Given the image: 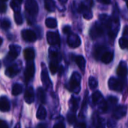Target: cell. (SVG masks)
Segmentation results:
<instances>
[{
  "label": "cell",
  "mask_w": 128,
  "mask_h": 128,
  "mask_svg": "<svg viewBox=\"0 0 128 128\" xmlns=\"http://www.w3.org/2000/svg\"><path fill=\"white\" fill-rule=\"evenodd\" d=\"M80 82H81V76L80 75L75 72L72 74L70 82H69V88L72 92L75 93H78L80 91Z\"/></svg>",
  "instance_id": "obj_1"
},
{
  "label": "cell",
  "mask_w": 128,
  "mask_h": 128,
  "mask_svg": "<svg viewBox=\"0 0 128 128\" xmlns=\"http://www.w3.org/2000/svg\"><path fill=\"white\" fill-rule=\"evenodd\" d=\"M9 49H10L9 52L4 60V63L6 64H9L12 62L19 56L20 50H21L20 46L17 45H10Z\"/></svg>",
  "instance_id": "obj_2"
},
{
  "label": "cell",
  "mask_w": 128,
  "mask_h": 128,
  "mask_svg": "<svg viewBox=\"0 0 128 128\" xmlns=\"http://www.w3.org/2000/svg\"><path fill=\"white\" fill-rule=\"evenodd\" d=\"M26 10L32 16H35L38 13V5L35 0H26L25 3Z\"/></svg>",
  "instance_id": "obj_3"
},
{
  "label": "cell",
  "mask_w": 128,
  "mask_h": 128,
  "mask_svg": "<svg viewBox=\"0 0 128 128\" xmlns=\"http://www.w3.org/2000/svg\"><path fill=\"white\" fill-rule=\"evenodd\" d=\"M109 88L110 89L116 92H122L123 90V83L121 80L115 78V77H111L109 80L108 82Z\"/></svg>",
  "instance_id": "obj_4"
},
{
  "label": "cell",
  "mask_w": 128,
  "mask_h": 128,
  "mask_svg": "<svg viewBox=\"0 0 128 128\" xmlns=\"http://www.w3.org/2000/svg\"><path fill=\"white\" fill-rule=\"evenodd\" d=\"M103 33H104L103 28L98 22H95V24L91 28L90 32H89L90 37L92 39H96L98 37H100L103 34Z\"/></svg>",
  "instance_id": "obj_5"
},
{
  "label": "cell",
  "mask_w": 128,
  "mask_h": 128,
  "mask_svg": "<svg viewBox=\"0 0 128 128\" xmlns=\"http://www.w3.org/2000/svg\"><path fill=\"white\" fill-rule=\"evenodd\" d=\"M68 44L71 48H76L80 46L81 40L76 34H69L68 37Z\"/></svg>",
  "instance_id": "obj_6"
},
{
  "label": "cell",
  "mask_w": 128,
  "mask_h": 128,
  "mask_svg": "<svg viewBox=\"0 0 128 128\" xmlns=\"http://www.w3.org/2000/svg\"><path fill=\"white\" fill-rule=\"evenodd\" d=\"M127 111H128L127 106H118L113 110L112 117L116 120L120 119L124 116H125V115L127 114Z\"/></svg>",
  "instance_id": "obj_7"
},
{
  "label": "cell",
  "mask_w": 128,
  "mask_h": 128,
  "mask_svg": "<svg viewBox=\"0 0 128 128\" xmlns=\"http://www.w3.org/2000/svg\"><path fill=\"white\" fill-rule=\"evenodd\" d=\"M34 71H35V69H34V63L32 62H29V63H28L26 65V68L25 70V74H24L25 80L27 82L33 78Z\"/></svg>",
  "instance_id": "obj_8"
},
{
  "label": "cell",
  "mask_w": 128,
  "mask_h": 128,
  "mask_svg": "<svg viewBox=\"0 0 128 128\" xmlns=\"http://www.w3.org/2000/svg\"><path fill=\"white\" fill-rule=\"evenodd\" d=\"M21 69V66L20 63H15L10 66H9L6 70H5V74L8 76V77H14L20 71Z\"/></svg>",
  "instance_id": "obj_9"
},
{
  "label": "cell",
  "mask_w": 128,
  "mask_h": 128,
  "mask_svg": "<svg viewBox=\"0 0 128 128\" xmlns=\"http://www.w3.org/2000/svg\"><path fill=\"white\" fill-rule=\"evenodd\" d=\"M46 40L49 44L52 46L55 45H58L60 44V38L58 33L56 32H49L46 34Z\"/></svg>",
  "instance_id": "obj_10"
},
{
  "label": "cell",
  "mask_w": 128,
  "mask_h": 128,
  "mask_svg": "<svg viewBox=\"0 0 128 128\" xmlns=\"http://www.w3.org/2000/svg\"><path fill=\"white\" fill-rule=\"evenodd\" d=\"M22 38L27 42H34L37 39L36 33L30 29H25L22 32Z\"/></svg>",
  "instance_id": "obj_11"
},
{
  "label": "cell",
  "mask_w": 128,
  "mask_h": 128,
  "mask_svg": "<svg viewBox=\"0 0 128 128\" xmlns=\"http://www.w3.org/2000/svg\"><path fill=\"white\" fill-rule=\"evenodd\" d=\"M24 99H25V101L28 104H31L34 102V89L32 87L27 88V89L25 92Z\"/></svg>",
  "instance_id": "obj_12"
},
{
  "label": "cell",
  "mask_w": 128,
  "mask_h": 128,
  "mask_svg": "<svg viewBox=\"0 0 128 128\" xmlns=\"http://www.w3.org/2000/svg\"><path fill=\"white\" fill-rule=\"evenodd\" d=\"M41 80H42V82H43L44 86H46V88H49V87L51 86L52 83H51L50 79L49 77L48 72H47L46 69L45 68V67L43 68L42 72H41Z\"/></svg>",
  "instance_id": "obj_13"
},
{
  "label": "cell",
  "mask_w": 128,
  "mask_h": 128,
  "mask_svg": "<svg viewBox=\"0 0 128 128\" xmlns=\"http://www.w3.org/2000/svg\"><path fill=\"white\" fill-rule=\"evenodd\" d=\"M10 108V103L8 99L6 97L0 98V111L1 112H8Z\"/></svg>",
  "instance_id": "obj_14"
},
{
  "label": "cell",
  "mask_w": 128,
  "mask_h": 128,
  "mask_svg": "<svg viewBox=\"0 0 128 128\" xmlns=\"http://www.w3.org/2000/svg\"><path fill=\"white\" fill-rule=\"evenodd\" d=\"M117 74L120 77H125L128 74V67L125 64V62H122L117 69Z\"/></svg>",
  "instance_id": "obj_15"
},
{
  "label": "cell",
  "mask_w": 128,
  "mask_h": 128,
  "mask_svg": "<svg viewBox=\"0 0 128 128\" xmlns=\"http://www.w3.org/2000/svg\"><path fill=\"white\" fill-rule=\"evenodd\" d=\"M24 58L28 62H32L34 58V51L32 48H27L24 50Z\"/></svg>",
  "instance_id": "obj_16"
},
{
  "label": "cell",
  "mask_w": 128,
  "mask_h": 128,
  "mask_svg": "<svg viewBox=\"0 0 128 128\" xmlns=\"http://www.w3.org/2000/svg\"><path fill=\"white\" fill-rule=\"evenodd\" d=\"M114 55L112 52H105L103 56H101L100 59L102 61V62L105 63V64H109L110 62H111L113 59Z\"/></svg>",
  "instance_id": "obj_17"
},
{
  "label": "cell",
  "mask_w": 128,
  "mask_h": 128,
  "mask_svg": "<svg viewBox=\"0 0 128 128\" xmlns=\"http://www.w3.org/2000/svg\"><path fill=\"white\" fill-rule=\"evenodd\" d=\"M100 20H101L102 23L107 28H109V30H111V20L110 17H109V16L106 15V14H101L100 15Z\"/></svg>",
  "instance_id": "obj_18"
},
{
  "label": "cell",
  "mask_w": 128,
  "mask_h": 128,
  "mask_svg": "<svg viewBox=\"0 0 128 128\" xmlns=\"http://www.w3.org/2000/svg\"><path fill=\"white\" fill-rule=\"evenodd\" d=\"M93 121H94V124L96 128H105V122H104V120L99 117V116H94V118H93Z\"/></svg>",
  "instance_id": "obj_19"
},
{
  "label": "cell",
  "mask_w": 128,
  "mask_h": 128,
  "mask_svg": "<svg viewBox=\"0 0 128 128\" xmlns=\"http://www.w3.org/2000/svg\"><path fill=\"white\" fill-rule=\"evenodd\" d=\"M75 62H76V64L78 65V67L80 68V70L82 71H84L85 67H86V60H85L84 57L82 56H78L75 58Z\"/></svg>",
  "instance_id": "obj_20"
},
{
  "label": "cell",
  "mask_w": 128,
  "mask_h": 128,
  "mask_svg": "<svg viewBox=\"0 0 128 128\" xmlns=\"http://www.w3.org/2000/svg\"><path fill=\"white\" fill-rule=\"evenodd\" d=\"M44 6L46 10L50 12H53L56 10V3L54 0H44Z\"/></svg>",
  "instance_id": "obj_21"
},
{
  "label": "cell",
  "mask_w": 128,
  "mask_h": 128,
  "mask_svg": "<svg viewBox=\"0 0 128 128\" xmlns=\"http://www.w3.org/2000/svg\"><path fill=\"white\" fill-rule=\"evenodd\" d=\"M22 89H23V88L21 84L16 83L14 85V86L12 88V94L14 96H17L22 92Z\"/></svg>",
  "instance_id": "obj_22"
},
{
  "label": "cell",
  "mask_w": 128,
  "mask_h": 128,
  "mask_svg": "<svg viewBox=\"0 0 128 128\" xmlns=\"http://www.w3.org/2000/svg\"><path fill=\"white\" fill-rule=\"evenodd\" d=\"M46 111L43 106H40L37 112V118L39 120H44L46 118Z\"/></svg>",
  "instance_id": "obj_23"
},
{
  "label": "cell",
  "mask_w": 128,
  "mask_h": 128,
  "mask_svg": "<svg viewBox=\"0 0 128 128\" xmlns=\"http://www.w3.org/2000/svg\"><path fill=\"white\" fill-rule=\"evenodd\" d=\"M37 96L39 100V101L41 104H44L46 102V95L44 89L42 88H38L37 90Z\"/></svg>",
  "instance_id": "obj_24"
},
{
  "label": "cell",
  "mask_w": 128,
  "mask_h": 128,
  "mask_svg": "<svg viewBox=\"0 0 128 128\" xmlns=\"http://www.w3.org/2000/svg\"><path fill=\"white\" fill-rule=\"evenodd\" d=\"M103 96L102 94L100 92H95L93 93L92 96V102L94 104H97L98 103L99 104L101 100H102Z\"/></svg>",
  "instance_id": "obj_25"
},
{
  "label": "cell",
  "mask_w": 128,
  "mask_h": 128,
  "mask_svg": "<svg viewBox=\"0 0 128 128\" xmlns=\"http://www.w3.org/2000/svg\"><path fill=\"white\" fill-rule=\"evenodd\" d=\"M46 26L50 28H54L57 26V21L54 18H47L45 21Z\"/></svg>",
  "instance_id": "obj_26"
},
{
  "label": "cell",
  "mask_w": 128,
  "mask_h": 128,
  "mask_svg": "<svg viewBox=\"0 0 128 128\" xmlns=\"http://www.w3.org/2000/svg\"><path fill=\"white\" fill-rule=\"evenodd\" d=\"M58 60H52L50 63V70L52 74H55L58 71Z\"/></svg>",
  "instance_id": "obj_27"
},
{
  "label": "cell",
  "mask_w": 128,
  "mask_h": 128,
  "mask_svg": "<svg viewBox=\"0 0 128 128\" xmlns=\"http://www.w3.org/2000/svg\"><path fill=\"white\" fill-rule=\"evenodd\" d=\"M70 108L73 112H76L78 109V100L75 98H71L70 100Z\"/></svg>",
  "instance_id": "obj_28"
},
{
  "label": "cell",
  "mask_w": 128,
  "mask_h": 128,
  "mask_svg": "<svg viewBox=\"0 0 128 128\" xmlns=\"http://www.w3.org/2000/svg\"><path fill=\"white\" fill-rule=\"evenodd\" d=\"M104 46H97V47L95 48V50H94V57H95L97 59H98L99 57L101 58V56H103V54L105 52H104Z\"/></svg>",
  "instance_id": "obj_29"
},
{
  "label": "cell",
  "mask_w": 128,
  "mask_h": 128,
  "mask_svg": "<svg viewBox=\"0 0 128 128\" xmlns=\"http://www.w3.org/2000/svg\"><path fill=\"white\" fill-rule=\"evenodd\" d=\"M98 104H99V105H98L99 110H100L102 112H106L108 110V109H109V106H108L107 101L102 100H101Z\"/></svg>",
  "instance_id": "obj_30"
},
{
  "label": "cell",
  "mask_w": 128,
  "mask_h": 128,
  "mask_svg": "<svg viewBox=\"0 0 128 128\" xmlns=\"http://www.w3.org/2000/svg\"><path fill=\"white\" fill-rule=\"evenodd\" d=\"M119 46L122 49H128V39L125 37L119 39Z\"/></svg>",
  "instance_id": "obj_31"
},
{
  "label": "cell",
  "mask_w": 128,
  "mask_h": 128,
  "mask_svg": "<svg viewBox=\"0 0 128 128\" xmlns=\"http://www.w3.org/2000/svg\"><path fill=\"white\" fill-rule=\"evenodd\" d=\"M88 85L91 89H94L97 88L98 86V81L97 80L93 77V76H90L88 79Z\"/></svg>",
  "instance_id": "obj_32"
},
{
  "label": "cell",
  "mask_w": 128,
  "mask_h": 128,
  "mask_svg": "<svg viewBox=\"0 0 128 128\" xmlns=\"http://www.w3.org/2000/svg\"><path fill=\"white\" fill-rule=\"evenodd\" d=\"M14 20L17 25H21L22 23L23 19H22V16L21 15L20 12H15L14 13Z\"/></svg>",
  "instance_id": "obj_33"
},
{
  "label": "cell",
  "mask_w": 128,
  "mask_h": 128,
  "mask_svg": "<svg viewBox=\"0 0 128 128\" xmlns=\"http://www.w3.org/2000/svg\"><path fill=\"white\" fill-rule=\"evenodd\" d=\"M10 26V22L7 20V19H4L1 22V28H3V29H8L9 28Z\"/></svg>",
  "instance_id": "obj_34"
},
{
  "label": "cell",
  "mask_w": 128,
  "mask_h": 128,
  "mask_svg": "<svg viewBox=\"0 0 128 128\" xmlns=\"http://www.w3.org/2000/svg\"><path fill=\"white\" fill-rule=\"evenodd\" d=\"M68 121L69 122V124H73L76 122V117L75 116L74 113H70L68 116Z\"/></svg>",
  "instance_id": "obj_35"
},
{
  "label": "cell",
  "mask_w": 128,
  "mask_h": 128,
  "mask_svg": "<svg viewBox=\"0 0 128 128\" xmlns=\"http://www.w3.org/2000/svg\"><path fill=\"white\" fill-rule=\"evenodd\" d=\"M117 102H118V98H116V97H113V96L110 97L109 99H108V100H107L108 106H109L110 104H111V105H115Z\"/></svg>",
  "instance_id": "obj_36"
},
{
  "label": "cell",
  "mask_w": 128,
  "mask_h": 128,
  "mask_svg": "<svg viewBox=\"0 0 128 128\" xmlns=\"http://www.w3.org/2000/svg\"><path fill=\"white\" fill-rule=\"evenodd\" d=\"M116 126V119H110L107 122V127L109 128H115Z\"/></svg>",
  "instance_id": "obj_37"
},
{
  "label": "cell",
  "mask_w": 128,
  "mask_h": 128,
  "mask_svg": "<svg viewBox=\"0 0 128 128\" xmlns=\"http://www.w3.org/2000/svg\"><path fill=\"white\" fill-rule=\"evenodd\" d=\"M10 7L13 8V10L15 12H20V5L14 4L13 2H10Z\"/></svg>",
  "instance_id": "obj_38"
},
{
  "label": "cell",
  "mask_w": 128,
  "mask_h": 128,
  "mask_svg": "<svg viewBox=\"0 0 128 128\" xmlns=\"http://www.w3.org/2000/svg\"><path fill=\"white\" fill-rule=\"evenodd\" d=\"M83 16H84V17H85L86 20H90V19H92V12H91L90 10H88L87 11H86V12L83 14Z\"/></svg>",
  "instance_id": "obj_39"
},
{
  "label": "cell",
  "mask_w": 128,
  "mask_h": 128,
  "mask_svg": "<svg viewBox=\"0 0 128 128\" xmlns=\"http://www.w3.org/2000/svg\"><path fill=\"white\" fill-rule=\"evenodd\" d=\"M7 9V5L5 4L4 2H0V12L1 13H4Z\"/></svg>",
  "instance_id": "obj_40"
},
{
  "label": "cell",
  "mask_w": 128,
  "mask_h": 128,
  "mask_svg": "<svg viewBox=\"0 0 128 128\" xmlns=\"http://www.w3.org/2000/svg\"><path fill=\"white\" fill-rule=\"evenodd\" d=\"M62 30H63V32H64V34H69L71 33V29H70V27L69 26H65L63 28Z\"/></svg>",
  "instance_id": "obj_41"
},
{
  "label": "cell",
  "mask_w": 128,
  "mask_h": 128,
  "mask_svg": "<svg viewBox=\"0 0 128 128\" xmlns=\"http://www.w3.org/2000/svg\"><path fill=\"white\" fill-rule=\"evenodd\" d=\"M0 128H9L8 124L3 121V120H0Z\"/></svg>",
  "instance_id": "obj_42"
},
{
  "label": "cell",
  "mask_w": 128,
  "mask_h": 128,
  "mask_svg": "<svg viewBox=\"0 0 128 128\" xmlns=\"http://www.w3.org/2000/svg\"><path fill=\"white\" fill-rule=\"evenodd\" d=\"M74 128H86V125L85 123L83 122H80V123H78L75 125Z\"/></svg>",
  "instance_id": "obj_43"
},
{
  "label": "cell",
  "mask_w": 128,
  "mask_h": 128,
  "mask_svg": "<svg viewBox=\"0 0 128 128\" xmlns=\"http://www.w3.org/2000/svg\"><path fill=\"white\" fill-rule=\"evenodd\" d=\"M53 128H65V125L62 122H59V123L56 124L53 126Z\"/></svg>",
  "instance_id": "obj_44"
},
{
  "label": "cell",
  "mask_w": 128,
  "mask_h": 128,
  "mask_svg": "<svg viewBox=\"0 0 128 128\" xmlns=\"http://www.w3.org/2000/svg\"><path fill=\"white\" fill-rule=\"evenodd\" d=\"M99 2L102 3V4H110L111 1L110 0H98Z\"/></svg>",
  "instance_id": "obj_45"
},
{
  "label": "cell",
  "mask_w": 128,
  "mask_h": 128,
  "mask_svg": "<svg viewBox=\"0 0 128 128\" xmlns=\"http://www.w3.org/2000/svg\"><path fill=\"white\" fill-rule=\"evenodd\" d=\"M23 0H12V2L14 4H18V5H20L22 4Z\"/></svg>",
  "instance_id": "obj_46"
},
{
  "label": "cell",
  "mask_w": 128,
  "mask_h": 128,
  "mask_svg": "<svg viewBox=\"0 0 128 128\" xmlns=\"http://www.w3.org/2000/svg\"><path fill=\"white\" fill-rule=\"evenodd\" d=\"M124 35L128 36V26H125L124 28Z\"/></svg>",
  "instance_id": "obj_47"
},
{
  "label": "cell",
  "mask_w": 128,
  "mask_h": 128,
  "mask_svg": "<svg viewBox=\"0 0 128 128\" xmlns=\"http://www.w3.org/2000/svg\"><path fill=\"white\" fill-rule=\"evenodd\" d=\"M58 2H59L61 4H65V3L68 2V0H58Z\"/></svg>",
  "instance_id": "obj_48"
},
{
  "label": "cell",
  "mask_w": 128,
  "mask_h": 128,
  "mask_svg": "<svg viewBox=\"0 0 128 128\" xmlns=\"http://www.w3.org/2000/svg\"><path fill=\"white\" fill-rule=\"evenodd\" d=\"M38 128H46V127H45V125H44V124H39Z\"/></svg>",
  "instance_id": "obj_49"
},
{
  "label": "cell",
  "mask_w": 128,
  "mask_h": 128,
  "mask_svg": "<svg viewBox=\"0 0 128 128\" xmlns=\"http://www.w3.org/2000/svg\"><path fill=\"white\" fill-rule=\"evenodd\" d=\"M15 128H20V124H17L16 125Z\"/></svg>",
  "instance_id": "obj_50"
},
{
  "label": "cell",
  "mask_w": 128,
  "mask_h": 128,
  "mask_svg": "<svg viewBox=\"0 0 128 128\" xmlns=\"http://www.w3.org/2000/svg\"><path fill=\"white\" fill-rule=\"evenodd\" d=\"M2 44V38H0V46H1V44Z\"/></svg>",
  "instance_id": "obj_51"
},
{
  "label": "cell",
  "mask_w": 128,
  "mask_h": 128,
  "mask_svg": "<svg viewBox=\"0 0 128 128\" xmlns=\"http://www.w3.org/2000/svg\"><path fill=\"white\" fill-rule=\"evenodd\" d=\"M1 2H6V1H8V0H0Z\"/></svg>",
  "instance_id": "obj_52"
},
{
  "label": "cell",
  "mask_w": 128,
  "mask_h": 128,
  "mask_svg": "<svg viewBox=\"0 0 128 128\" xmlns=\"http://www.w3.org/2000/svg\"><path fill=\"white\" fill-rule=\"evenodd\" d=\"M127 5H128V1L127 2Z\"/></svg>",
  "instance_id": "obj_53"
},
{
  "label": "cell",
  "mask_w": 128,
  "mask_h": 128,
  "mask_svg": "<svg viewBox=\"0 0 128 128\" xmlns=\"http://www.w3.org/2000/svg\"><path fill=\"white\" fill-rule=\"evenodd\" d=\"M124 1H127V2H128V0H124Z\"/></svg>",
  "instance_id": "obj_54"
}]
</instances>
